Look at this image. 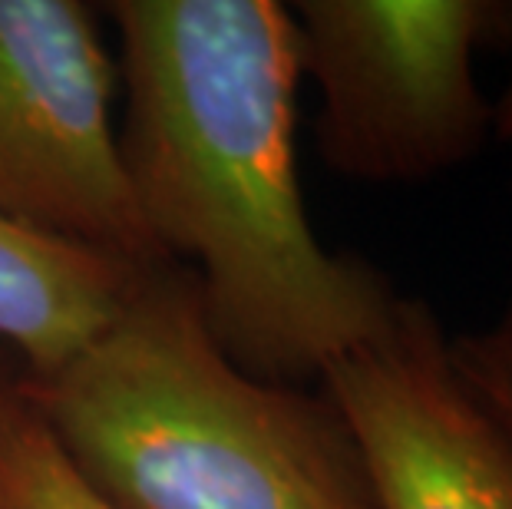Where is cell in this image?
<instances>
[{
    "label": "cell",
    "mask_w": 512,
    "mask_h": 509,
    "mask_svg": "<svg viewBox=\"0 0 512 509\" xmlns=\"http://www.w3.org/2000/svg\"><path fill=\"white\" fill-rule=\"evenodd\" d=\"M129 93L119 156L152 242L199 268L212 338L268 384L321 377L377 338L400 295L331 255L294 156L298 27L275 0H116Z\"/></svg>",
    "instance_id": "6da1fadb"
},
{
    "label": "cell",
    "mask_w": 512,
    "mask_h": 509,
    "mask_svg": "<svg viewBox=\"0 0 512 509\" xmlns=\"http://www.w3.org/2000/svg\"><path fill=\"white\" fill-rule=\"evenodd\" d=\"M17 391L116 509H380L328 394L235 367L192 278L152 268L90 348Z\"/></svg>",
    "instance_id": "7a4b0ae2"
},
{
    "label": "cell",
    "mask_w": 512,
    "mask_h": 509,
    "mask_svg": "<svg viewBox=\"0 0 512 509\" xmlns=\"http://www.w3.org/2000/svg\"><path fill=\"white\" fill-rule=\"evenodd\" d=\"M301 77L321 90L318 153L344 179L423 182L493 133L473 50L503 17L483 0H301Z\"/></svg>",
    "instance_id": "3957f363"
},
{
    "label": "cell",
    "mask_w": 512,
    "mask_h": 509,
    "mask_svg": "<svg viewBox=\"0 0 512 509\" xmlns=\"http://www.w3.org/2000/svg\"><path fill=\"white\" fill-rule=\"evenodd\" d=\"M116 70L90 10L0 0V212L152 272V242L113 129Z\"/></svg>",
    "instance_id": "277c9868"
},
{
    "label": "cell",
    "mask_w": 512,
    "mask_h": 509,
    "mask_svg": "<svg viewBox=\"0 0 512 509\" xmlns=\"http://www.w3.org/2000/svg\"><path fill=\"white\" fill-rule=\"evenodd\" d=\"M321 381L380 509H512V440L456 371L427 301L400 298L387 328Z\"/></svg>",
    "instance_id": "5b68a950"
},
{
    "label": "cell",
    "mask_w": 512,
    "mask_h": 509,
    "mask_svg": "<svg viewBox=\"0 0 512 509\" xmlns=\"http://www.w3.org/2000/svg\"><path fill=\"white\" fill-rule=\"evenodd\" d=\"M146 272L0 212V338L47 377L110 328Z\"/></svg>",
    "instance_id": "8992f818"
},
{
    "label": "cell",
    "mask_w": 512,
    "mask_h": 509,
    "mask_svg": "<svg viewBox=\"0 0 512 509\" xmlns=\"http://www.w3.org/2000/svg\"><path fill=\"white\" fill-rule=\"evenodd\" d=\"M0 509H116L73 467L17 387L0 391Z\"/></svg>",
    "instance_id": "52a82bcc"
},
{
    "label": "cell",
    "mask_w": 512,
    "mask_h": 509,
    "mask_svg": "<svg viewBox=\"0 0 512 509\" xmlns=\"http://www.w3.org/2000/svg\"><path fill=\"white\" fill-rule=\"evenodd\" d=\"M450 354L460 367L503 377V381L512 384V268H509L506 298H503V305H499L493 324H486L483 331L450 338Z\"/></svg>",
    "instance_id": "ba28073f"
},
{
    "label": "cell",
    "mask_w": 512,
    "mask_h": 509,
    "mask_svg": "<svg viewBox=\"0 0 512 509\" xmlns=\"http://www.w3.org/2000/svg\"><path fill=\"white\" fill-rule=\"evenodd\" d=\"M456 371L463 374L466 387H470L473 397L479 400V404H483L486 414L493 417L496 424H499V430H503L506 437L512 440V384L503 381V377H493V374H483V371H470V367H460V364H456Z\"/></svg>",
    "instance_id": "9c48e42d"
},
{
    "label": "cell",
    "mask_w": 512,
    "mask_h": 509,
    "mask_svg": "<svg viewBox=\"0 0 512 509\" xmlns=\"http://www.w3.org/2000/svg\"><path fill=\"white\" fill-rule=\"evenodd\" d=\"M493 133L512 146V80L503 90V96H499V103L493 106Z\"/></svg>",
    "instance_id": "30bf717a"
}]
</instances>
